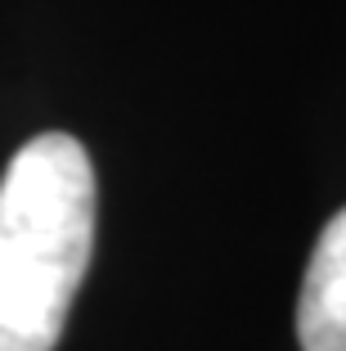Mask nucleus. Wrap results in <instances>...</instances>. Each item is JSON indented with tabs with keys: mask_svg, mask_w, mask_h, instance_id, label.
I'll use <instances>...</instances> for the list:
<instances>
[{
	"mask_svg": "<svg viewBox=\"0 0 346 351\" xmlns=\"http://www.w3.org/2000/svg\"><path fill=\"white\" fill-rule=\"evenodd\" d=\"M90 248V154L63 131L32 135L0 180V351H54Z\"/></svg>",
	"mask_w": 346,
	"mask_h": 351,
	"instance_id": "1",
	"label": "nucleus"
},
{
	"mask_svg": "<svg viewBox=\"0 0 346 351\" xmlns=\"http://www.w3.org/2000/svg\"><path fill=\"white\" fill-rule=\"evenodd\" d=\"M301 351H346V207L319 230L297 298Z\"/></svg>",
	"mask_w": 346,
	"mask_h": 351,
	"instance_id": "2",
	"label": "nucleus"
}]
</instances>
